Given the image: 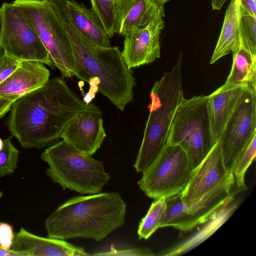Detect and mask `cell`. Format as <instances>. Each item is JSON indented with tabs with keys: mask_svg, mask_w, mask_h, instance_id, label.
Listing matches in <instances>:
<instances>
[{
	"mask_svg": "<svg viewBox=\"0 0 256 256\" xmlns=\"http://www.w3.org/2000/svg\"><path fill=\"white\" fill-rule=\"evenodd\" d=\"M66 0H53L51 4L68 37L72 52L82 71L90 80H99L98 91L123 111L134 99L136 80L118 46H96L74 26L67 14Z\"/></svg>",
	"mask_w": 256,
	"mask_h": 256,
	"instance_id": "obj_2",
	"label": "cell"
},
{
	"mask_svg": "<svg viewBox=\"0 0 256 256\" xmlns=\"http://www.w3.org/2000/svg\"><path fill=\"white\" fill-rule=\"evenodd\" d=\"M50 76V72L44 64L20 61L18 67L0 84V95L15 101L45 85Z\"/></svg>",
	"mask_w": 256,
	"mask_h": 256,
	"instance_id": "obj_15",
	"label": "cell"
},
{
	"mask_svg": "<svg viewBox=\"0 0 256 256\" xmlns=\"http://www.w3.org/2000/svg\"><path fill=\"white\" fill-rule=\"evenodd\" d=\"M256 135V88H248L229 118L218 140L224 166L232 172L235 162Z\"/></svg>",
	"mask_w": 256,
	"mask_h": 256,
	"instance_id": "obj_10",
	"label": "cell"
},
{
	"mask_svg": "<svg viewBox=\"0 0 256 256\" xmlns=\"http://www.w3.org/2000/svg\"><path fill=\"white\" fill-rule=\"evenodd\" d=\"M26 20L35 30L48 50L54 66L62 77L78 78L89 82L74 56L64 27L47 0H14Z\"/></svg>",
	"mask_w": 256,
	"mask_h": 256,
	"instance_id": "obj_7",
	"label": "cell"
},
{
	"mask_svg": "<svg viewBox=\"0 0 256 256\" xmlns=\"http://www.w3.org/2000/svg\"><path fill=\"white\" fill-rule=\"evenodd\" d=\"M156 2H158L159 4H160L162 5H164L167 2H169L170 0H154Z\"/></svg>",
	"mask_w": 256,
	"mask_h": 256,
	"instance_id": "obj_35",
	"label": "cell"
},
{
	"mask_svg": "<svg viewBox=\"0 0 256 256\" xmlns=\"http://www.w3.org/2000/svg\"><path fill=\"white\" fill-rule=\"evenodd\" d=\"M14 102L0 95V118L10 110Z\"/></svg>",
	"mask_w": 256,
	"mask_h": 256,
	"instance_id": "obj_32",
	"label": "cell"
},
{
	"mask_svg": "<svg viewBox=\"0 0 256 256\" xmlns=\"http://www.w3.org/2000/svg\"><path fill=\"white\" fill-rule=\"evenodd\" d=\"M232 54L233 60L231 70L224 84L256 88V58L240 43Z\"/></svg>",
	"mask_w": 256,
	"mask_h": 256,
	"instance_id": "obj_21",
	"label": "cell"
},
{
	"mask_svg": "<svg viewBox=\"0 0 256 256\" xmlns=\"http://www.w3.org/2000/svg\"><path fill=\"white\" fill-rule=\"evenodd\" d=\"M114 2L115 0H90L92 10L100 20L110 38L115 34Z\"/></svg>",
	"mask_w": 256,
	"mask_h": 256,
	"instance_id": "obj_26",
	"label": "cell"
},
{
	"mask_svg": "<svg viewBox=\"0 0 256 256\" xmlns=\"http://www.w3.org/2000/svg\"><path fill=\"white\" fill-rule=\"evenodd\" d=\"M126 208L116 192L72 198L46 218L48 236L64 240L82 238L100 241L124 224Z\"/></svg>",
	"mask_w": 256,
	"mask_h": 256,
	"instance_id": "obj_3",
	"label": "cell"
},
{
	"mask_svg": "<svg viewBox=\"0 0 256 256\" xmlns=\"http://www.w3.org/2000/svg\"><path fill=\"white\" fill-rule=\"evenodd\" d=\"M256 153V135L236 158L232 170L236 186L242 191L247 188L244 182L245 174L255 158Z\"/></svg>",
	"mask_w": 256,
	"mask_h": 256,
	"instance_id": "obj_24",
	"label": "cell"
},
{
	"mask_svg": "<svg viewBox=\"0 0 256 256\" xmlns=\"http://www.w3.org/2000/svg\"><path fill=\"white\" fill-rule=\"evenodd\" d=\"M242 191L236 185L233 174L224 182L198 198L184 202L188 212L198 225L212 219L219 211L229 204L234 196Z\"/></svg>",
	"mask_w": 256,
	"mask_h": 256,
	"instance_id": "obj_17",
	"label": "cell"
},
{
	"mask_svg": "<svg viewBox=\"0 0 256 256\" xmlns=\"http://www.w3.org/2000/svg\"><path fill=\"white\" fill-rule=\"evenodd\" d=\"M2 192L0 190V199L1 198L2 196Z\"/></svg>",
	"mask_w": 256,
	"mask_h": 256,
	"instance_id": "obj_37",
	"label": "cell"
},
{
	"mask_svg": "<svg viewBox=\"0 0 256 256\" xmlns=\"http://www.w3.org/2000/svg\"><path fill=\"white\" fill-rule=\"evenodd\" d=\"M41 158L49 166L47 176L64 190L82 194H97L110 179L103 162L80 152L63 140L46 148Z\"/></svg>",
	"mask_w": 256,
	"mask_h": 256,
	"instance_id": "obj_5",
	"label": "cell"
},
{
	"mask_svg": "<svg viewBox=\"0 0 256 256\" xmlns=\"http://www.w3.org/2000/svg\"><path fill=\"white\" fill-rule=\"evenodd\" d=\"M239 30L240 43L253 56L256 58V16L240 10Z\"/></svg>",
	"mask_w": 256,
	"mask_h": 256,
	"instance_id": "obj_25",
	"label": "cell"
},
{
	"mask_svg": "<svg viewBox=\"0 0 256 256\" xmlns=\"http://www.w3.org/2000/svg\"><path fill=\"white\" fill-rule=\"evenodd\" d=\"M208 96L182 98L174 114L166 144H176L186 153L194 170L216 142L211 131Z\"/></svg>",
	"mask_w": 256,
	"mask_h": 256,
	"instance_id": "obj_6",
	"label": "cell"
},
{
	"mask_svg": "<svg viewBox=\"0 0 256 256\" xmlns=\"http://www.w3.org/2000/svg\"><path fill=\"white\" fill-rule=\"evenodd\" d=\"M65 7L70 22L85 38L100 46H112L110 37L100 20L92 9L74 0H66Z\"/></svg>",
	"mask_w": 256,
	"mask_h": 256,
	"instance_id": "obj_19",
	"label": "cell"
},
{
	"mask_svg": "<svg viewBox=\"0 0 256 256\" xmlns=\"http://www.w3.org/2000/svg\"><path fill=\"white\" fill-rule=\"evenodd\" d=\"M182 55L176 65L152 87L148 105L149 116L142 142L134 166L144 172L157 159L166 145L170 128L175 110L184 96L182 74Z\"/></svg>",
	"mask_w": 256,
	"mask_h": 256,
	"instance_id": "obj_4",
	"label": "cell"
},
{
	"mask_svg": "<svg viewBox=\"0 0 256 256\" xmlns=\"http://www.w3.org/2000/svg\"><path fill=\"white\" fill-rule=\"evenodd\" d=\"M227 0H212L211 5L212 10H220Z\"/></svg>",
	"mask_w": 256,
	"mask_h": 256,
	"instance_id": "obj_34",
	"label": "cell"
},
{
	"mask_svg": "<svg viewBox=\"0 0 256 256\" xmlns=\"http://www.w3.org/2000/svg\"><path fill=\"white\" fill-rule=\"evenodd\" d=\"M232 172L226 169L218 141L202 162L193 170L190 181L180 194L188 202L198 198L224 182Z\"/></svg>",
	"mask_w": 256,
	"mask_h": 256,
	"instance_id": "obj_13",
	"label": "cell"
},
{
	"mask_svg": "<svg viewBox=\"0 0 256 256\" xmlns=\"http://www.w3.org/2000/svg\"><path fill=\"white\" fill-rule=\"evenodd\" d=\"M0 256H26V255L12 249H4L0 246Z\"/></svg>",
	"mask_w": 256,
	"mask_h": 256,
	"instance_id": "obj_33",
	"label": "cell"
},
{
	"mask_svg": "<svg viewBox=\"0 0 256 256\" xmlns=\"http://www.w3.org/2000/svg\"><path fill=\"white\" fill-rule=\"evenodd\" d=\"M166 208L164 198L154 200L138 226L137 233L140 239H148L160 228Z\"/></svg>",
	"mask_w": 256,
	"mask_h": 256,
	"instance_id": "obj_23",
	"label": "cell"
},
{
	"mask_svg": "<svg viewBox=\"0 0 256 256\" xmlns=\"http://www.w3.org/2000/svg\"><path fill=\"white\" fill-rule=\"evenodd\" d=\"M192 172L184 150L176 144H166L138 183L148 197L154 200L166 198L182 193Z\"/></svg>",
	"mask_w": 256,
	"mask_h": 256,
	"instance_id": "obj_8",
	"label": "cell"
},
{
	"mask_svg": "<svg viewBox=\"0 0 256 256\" xmlns=\"http://www.w3.org/2000/svg\"><path fill=\"white\" fill-rule=\"evenodd\" d=\"M18 154L10 138L4 140V146L0 150V177L14 172L17 167Z\"/></svg>",
	"mask_w": 256,
	"mask_h": 256,
	"instance_id": "obj_27",
	"label": "cell"
},
{
	"mask_svg": "<svg viewBox=\"0 0 256 256\" xmlns=\"http://www.w3.org/2000/svg\"><path fill=\"white\" fill-rule=\"evenodd\" d=\"M240 16V0H230L218 41L210 60V64L232 53L238 47Z\"/></svg>",
	"mask_w": 256,
	"mask_h": 256,
	"instance_id": "obj_20",
	"label": "cell"
},
{
	"mask_svg": "<svg viewBox=\"0 0 256 256\" xmlns=\"http://www.w3.org/2000/svg\"><path fill=\"white\" fill-rule=\"evenodd\" d=\"M0 48L20 61H36L54 66L37 34L14 2H4L0 7Z\"/></svg>",
	"mask_w": 256,
	"mask_h": 256,
	"instance_id": "obj_9",
	"label": "cell"
},
{
	"mask_svg": "<svg viewBox=\"0 0 256 256\" xmlns=\"http://www.w3.org/2000/svg\"><path fill=\"white\" fill-rule=\"evenodd\" d=\"M11 249L26 256H88L84 248L64 240L43 238L21 228L14 236Z\"/></svg>",
	"mask_w": 256,
	"mask_h": 256,
	"instance_id": "obj_16",
	"label": "cell"
},
{
	"mask_svg": "<svg viewBox=\"0 0 256 256\" xmlns=\"http://www.w3.org/2000/svg\"><path fill=\"white\" fill-rule=\"evenodd\" d=\"M248 88L250 87L224 84L208 95V107L210 128L216 142L218 140L229 118Z\"/></svg>",
	"mask_w": 256,
	"mask_h": 256,
	"instance_id": "obj_18",
	"label": "cell"
},
{
	"mask_svg": "<svg viewBox=\"0 0 256 256\" xmlns=\"http://www.w3.org/2000/svg\"><path fill=\"white\" fill-rule=\"evenodd\" d=\"M4 146V140L0 138V150Z\"/></svg>",
	"mask_w": 256,
	"mask_h": 256,
	"instance_id": "obj_36",
	"label": "cell"
},
{
	"mask_svg": "<svg viewBox=\"0 0 256 256\" xmlns=\"http://www.w3.org/2000/svg\"><path fill=\"white\" fill-rule=\"evenodd\" d=\"M240 2L242 11L256 16V0H240Z\"/></svg>",
	"mask_w": 256,
	"mask_h": 256,
	"instance_id": "obj_31",
	"label": "cell"
},
{
	"mask_svg": "<svg viewBox=\"0 0 256 256\" xmlns=\"http://www.w3.org/2000/svg\"><path fill=\"white\" fill-rule=\"evenodd\" d=\"M154 254L149 249L138 248H113L100 250L88 256H151Z\"/></svg>",
	"mask_w": 256,
	"mask_h": 256,
	"instance_id": "obj_28",
	"label": "cell"
},
{
	"mask_svg": "<svg viewBox=\"0 0 256 256\" xmlns=\"http://www.w3.org/2000/svg\"><path fill=\"white\" fill-rule=\"evenodd\" d=\"M106 136L102 112L90 102L86 109L68 124L60 138L80 152L92 156L100 148Z\"/></svg>",
	"mask_w": 256,
	"mask_h": 256,
	"instance_id": "obj_11",
	"label": "cell"
},
{
	"mask_svg": "<svg viewBox=\"0 0 256 256\" xmlns=\"http://www.w3.org/2000/svg\"><path fill=\"white\" fill-rule=\"evenodd\" d=\"M20 62L4 52L0 54V84L18 67Z\"/></svg>",
	"mask_w": 256,
	"mask_h": 256,
	"instance_id": "obj_29",
	"label": "cell"
},
{
	"mask_svg": "<svg viewBox=\"0 0 256 256\" xmlns=\"http://www.w3.org/2000/svg\"><path fill=\"white\" fill-rule=\"evenodd\" d=\"M14 236L12 226L6 222H0V246L6 250L11 249Z\"/></svg>",
	"mask_w": 256,
	"mask_h": 256,
	"instance_id": "obj_30",
	"label": "cell"
},
{
	"mask_svg": "<svg viewBox=\"0 0 256 256\" xmlns=\"http://www.w3.org/2000/svg\"><path fill=\"white\" fill-rule=\"evenodd\" d=\"M90 104L63 77L52 78L14 102L8 128L22 147L42 148L58 142L68 124Z\"/></svg>",
	"mask_w": 256,
	"mask_h": 256,
	"instance_id": "obj_1",
	"label": "cell"
},
{
	"mask_svg": "<svg viewBox=\"0 0 256 256\" xmlns=\"http://www.w3.org/2000/svg\"><path fill=\"white\" fill-rule=\"evenodd\" d=\"M164 16V5L154 0H115L114 33L124 36Z\"/></svg>",
	"mask_w": 256,
	"mask_h": 256,
	"instance_id": "obj_14",
	"label": "cell"
},
{
	"mask_svg": "<svg viewBox=\"0 0 256 256\" xmlns=\"http://www.w3.org/2000/svg\"><path fill=\"white\" fill-rule=\"evenodd\" d=\"M3 52L2 51V50H1L0 48V54H1L2 52Z\"/></svg>",
	"mask_w": 256,
	"mask_h": 256,
	"instance_id": "obj_38",
	"label": "cell"
},
{
	"mask_svg": "<svg viewBox=\"0 0 256 256\" xmlns=\"http://www.w3.org/2000/svg\"><path fill=\"white\" fill-rule=\"evenodd\" d=\"M163 18H157L144 28L124 36L122 54L129 68L152 63L160 57V38L164 26Z\"/></svg>",
	"mask_w": 256,
	"mask_h": 256,
	"instance_id": "obj_12",
	"label": "cell"
},
{
	"mask_svg": "<svg viewBox=\"0 0 256 256\" xmlns=\"http://www.w3.org/2000/svg\"><path fill=\"white\" fill-rule=\"evenodd\" d=\"M180 194L165 198L166 208L160 228L172 226L181 231L188 232L198 225L196 220L188 212Z\"/></svg>",
	"mask_w": 256,
	"mask_h": 256,
	"instance_id": "obj_22",
	"label": "cell"
}]
</instances>
